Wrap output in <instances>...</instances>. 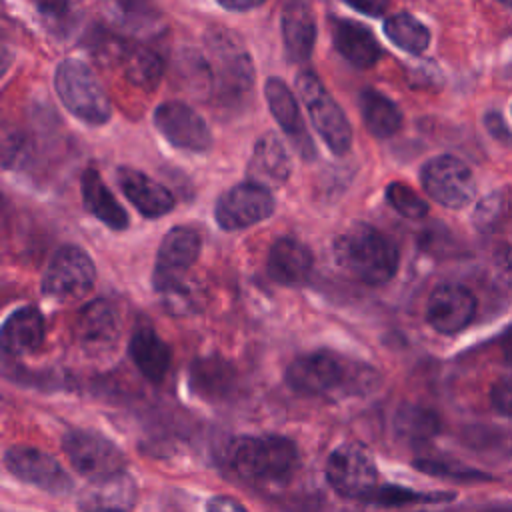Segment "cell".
Masks as SVG:
<instances>
[{
	"label": "cell",
	"instance_id": "17",
	"mask_svg": "<svg viewBox=\"0 0 512 512\" xmlns=\"http://www.w3.org/2000/svg\"><path fill=\"white\" fill-rule=\"evenodd\" d=\"M116 182L132 206L146 218H158L170 212L176 204L172 192L166 186L140 170L120 166L116 170Z\"/></svg>",
	"mask_w": 512,
	"mask_h": 512
},
{
	"label": "cell",
	"instance_id": "1",
	"mask_svg": "<svg viewBox=\"0 0 512 512\" xmlns=\"http://www.w3.org/2000/svg\"><path fill=\"white\" fill-rule=\"evenodd\" d=\"M338 264L356 280L382 286L394 278L400 254L392 238L370 224H354L334 242Z\"/></svg>",
	"mask_w": 512,
	"mask_h": 512
},
{
	"label": "cell",
	"instance_id": "12",
	"mask_svg": "<svg viewBox=\"0 0 512 512\" xmlns=\"http://www.w3.org/2000/svg\"><path fill=\"white\" fill-rule=\"evenodd\" d=\"M156 130L176 148L188 152H208L212 134L204 118L182 102H164L154 110Z\"/></svg>",
	"mask_w": 512,
	"mask_h": 512
},
{
	"label": "cell",
	"instance_id": "7",
	"mask_svg": "<svg viewBox=\"0 0 512 512\" xmlns=\"http://www.w3.org/2000/svg\"><path fill=\"white\" fill-rule=\"evenodd\" d=\"M96 280V268L90 256L78 246H62L52 256L44 278V296L60 302H72L86 296Z\"/></svg>",
	"mask_w": 512,
	"mask_h": 512
},
{
	"label": "cell",
	"instance_id": "10",
	"mask_svg": "<svg viewBox=\"0 0 512 512\" xmlns=\"http://www.w3.org/2000/svg\"><path fill=\"white\" fill-rule=\"evenodd\" d=\"M328 484L346 498H364L378 488L376 464L370 452L358 442H344L326 460Z\"/></svg>",
	"mask_w": 512,
	"mask_h": 512
},
{
	"label": "cell",
	"instance_id": "4",
	"mask_svg": "<svg viewBox=\"0 0 512 512\" xmlns=\"http://www.w3.org/2000/svg\"><path fill=\"white\" fill-rule=\"evenodd\" d=\"M54 88L66 110L82 122L100 126L110 120L112 106L108 94L82 60H62L54 74Z\"/></svg>",
	"mask_w": 512,
	"mask_h": 512
},
{
	"label": "cell",
	"instance_id": "8",
	"mask_svg": "<svg viewBox=\"0 0 512 512\" xmlns=\"http://www.w3.org/2000/svg\"><path fill=\"white\" fill-rule=\"evenodd\" d=\"M210 50V72L214 74V88L218 90L220 102L226 106L242 102L254 82V68L248 54L234 42V38H230L228 32H220L210 38Z\"/></svg>",
	"mask_w": 512,
	"mask_h": 512
},
{
	"label": "cell",
	"instance_id": "14",
	"mask_svg": "<svg viewBox=\"0 0 512 512\" xmlns=\"http://www.w3.org/2000/svg\"><path fill=\"white\" fill-rule=\"evenodd\" d=\"M476 314V298L462 284H440L432 290L426 304V320L440 334L464 330Z\"/></svg>",
	"mask_w": 512,
	"mask_h": 512
},
{
	"label": "cell",
	"instance_id": "19",
	"mask_svg": "<svg viewBox=\"0 0 512 512\" xmlns=\"http://www.w3.org/2000/svg\"><path fill=\"white\" fill-rule=\"evenodd\" d=\"M314 266L312 252L294 238H278L268 252V274L282 286H300L308 280Z\"/></svg>",
	"mask_w": 512,
	"mask_h": 512
},
{
	"label": "cell",
	"instance_id": "34",
	"mask_svg": "<svg viewBox=\"0 0 512 512\" xmlns=\"http://www.w3.org/2000/svg\"><path fill=\"white\" fill-rule=\"evenodd\" d=\"M490 400L498 412L512 418V374L502 376L492 384Z\"/></svg>",
	"mask_w": 512,
	"mask_h": 512
},
{
	"label": "cell",
	"instance_id": "29",
	"mask_svg": "<svg viewBox=\"0 0 512 512\" xmlns=\"http://www.w3.org/2000/svg\"><path fill=\"white\" fill-rule=\"evenodd\" d=\"M386 38L408 54H422L430 44V30L412 14L400 12L384 22Z\"/></svg>",
	"mask_w": 512,
	"mask_h": 512
},
{
	"label": "cell",
	"instance_id": "15",
	"mask_svg": "<svg viewBox=\"0 0 512 512\" xmlns=\"http://www.w3.org/2000/svg\"><path fill=\"white\" fill-rule=\"evenodd\" d=\"M264 96H266L272 116L276 118L278 126L284 130V134L288 136L292 148L304 160H314V156H316L314 140L304 126V120H302V114L298 108V100L294 98L288 84L282 78L270 76L264 84Z\"/></svg>",
	"mask_w": 512,
	"mask_h": 512
},
{
	"label": "cell",
	"instance_id": "39",
	"mask_svg": "<svg viewBox=\"0 0 512 512\" xmlns=\"http://www.w3.org/2000/svg\"><path fill=\"white\" fill-rule=\"evenodd\" d=\"M502 354H504V360L508 364H512V330H508L504 334V340H502Z\"/></svg>",
	"mask_w": 512,
	"mask_h": 512
},
{
	"label": "cell",
	"instance_id": "6",
	"mask_svg": "<svg viewBox=\"0 0 512 512\" xmlns=\"http://www.w3.org/2000/svg\"><path fill=\"white\" fill-rule=\"evenodd\" d=\"M72 466L92 482L124 474V454L106 436L90 430H72L62 440Z\"/></svg>",
	"mask_w": 512,
	"mask_h": 512
},
{
	"label": "cell",
	"instance_id": "38",
	"mask_svg": "<svg viewBox=\"0 0 512 512\" xmlns=\"http://www.w3.org/2000/svg\"><path fill=\"white\" fill-rule=\"evenodd\" d=\"M222 8L232 10V12H246L252 8H258L260 4H264L266 0H216Z\"/></svg>",
	"mask_w": 512,
	"mask_h": 512
},
{
	"label": "cell",
	"instance_id": "28",
	"mask_svg": "<svg viewBox=\"0 0 512 512\" xmlns=\"http://www.w3.org/2000/svg\"><path fill=\"white\" fill-rule=\"evenodd\" d=\"M192 386L204 398H224L236 384L234 368L222 358H202L192 366Z\"/></svg>",
	"mask_w": 512,
	"mask_h": 512
},
{
	"label": "cell",
	"instance_id": "37",
	"mask_svg": "<svg viewBox=\"0 0 512 512\" xmlns=\"http://www.w3.org/2000/svg\"><path fill=\"white\" fill-rule=\"evenodd\" d=\"M206 512H246V508L230 496H214L210 498Z\"/></svg>",
	"mask_w": 512,
	"mask_h": 512
},
{
	"label": "cell",
	"instance_id": "25",
	"mask_svg": "<svg viewBox=\"0 0 512 512\" xmlns=\"http://www.w3.org/2000/svg\"><path fill=\"white\" fill-rule=\"evenodd\" d=\"M130 356L144 378L158 384L170 368V348L148 326L138 328L130 338Z\"/></svg>",
	"mask_w": 512,
	"mask_h": 512
},
{
	"label": "cell",
	"instance_id": "3",
	"mask_svg": "<svg viewBox=\"0 0 512 512\" xmlns=\"http://www.w3.org/2000/svg\"><path fill=\"white\" fill-rule=\"evenodd\" d=\"M234 470L254 482H282L298 468V450L284 436H242L230 448Z\"/></svg>",
	"mask_w": 512,
	"mask_h": 512
},
{
	"label": "cell",
	"instance_id": "21",
	"mask_svg": "<svg viewBox=\"0 0 512 512\" xmlns=\"http://www.w3.org/2000/svg\"><path fill=\"white\" fill-rule=\"evenodd\" d=\"M248 176L252 182L262 186H282L290 178V156L282 140L268 132L258 138L254 144L250 162H248Z\"/></svg>",
	"mask_w": 512,
	"mask_h": 512
},
{
	"label": "cell",
	"instance_id": "20",
	"mask_svg": "<svg viewBox=\"0 0 512 512\" xmlns=\"http://www.w3.org/2000/svg\"><path fill=\"white\" fill-rule=\"evenodd\" d=\"M334 48L356 68H372L382 58V48L374 34L360 22L338 18L332 22Z\"/></svg>",
	"mask_w": 512,
	"mask_h": 512
},
{
	"label": "cell",
	"instance_id": "36",
	"mask_svg": "<svg viewBox=\"0 0 512 512\" xmlns=\"http://www.w3.org/2000/svg\"><path fill=\"white\" fill-rule=\"evenodd\" d=\"M346 4H350L352 8H356L362 14L368 16H380L384 14V10L388 8L390 0H344Z\"/></svg>",
	"mask_w": 512,
	"mask_h": 512
},
{
	"label": "cell",
	"instance_id": "22",
	"mask_svg": "<svg viewBox=\"0 0 512 512\" xmlns=\"http://www.w3.org/2000/svg\"><path fill=\"white\" fill-rule=\"evenodd\" d=\"M316 40V22L304 0H292L282 12V42L290 62L310 58Z\"/></svg>",
	"mask_w": 512,
	"mask_h": 512
},
{
	"label": "cell",
	"instance_id": "30",
	"mask_svg": "<svg viewBox=\"0 0 512 512\" xmlns=\"http://www.w3.org/2000/svg\"><path fill=\"white\" fill-rule=\"evenodd\" d=\"M94 484H96V490H94L92 498H94V502L108 506L106 510L126 508V506H130V502L134 498L132 482L124 474L114 476L104 482H94Z\"/></svg>",
	"mask_w": 512,
	"mask_h": 512
},
{
	"label": "cell",
	"instance_id": "31",
	"mask_svg": "<svg viewBox=\"0 0 512 512\" xmlns=\"http://www.w3.org/2000/svg\"><path fill=\"white\" fill-rule=\"evenodd\" d=\"M386 200L390 206L406 218H422L428 212V204L406 184L392 182L386 188Z\"/></svg>",
	"mask_w": 512,
	"mask_h": 512
},
{
	"label": "cell",
	"instance_id": "24",
	"mask_svg": "<svg viewBox=\"0 0 512 512\" xmlns=\"http://www.w3.org/2000/svg\"><path fill=\"white\" fill-rule=\"evenodd\" d=\"M44 340V318L38 308L22 306L14 310L2 326V348L20 356L34 352Z\"/></svg>",
	"mask_w": 512,
	"mask_h": 512
},
{
	"label": "cell",
	"instance_id": "16",
	"mask_svg": "<svg viewBox=\"0 0 512 512\" xmlns=\"http://www.w3.org/2000/svg\"><path fill=\"white\" fill-rule=\"evenodd\" d=\"M202 242L196 230L188 226H174L166 232L158 246L154 282L188 274L192 264L198 260Z\"/></svg>",
	"mask_w": 512,
	"mask_h": 512
},
{
	"label": "cell",
	"instance_id": "26",
	"mask_svg": "<svg viewBox=\"0 0 512 512\" xmlns=\"http://www.w3.org/2000/svg\"><path fill=\"white\" fill-rule=\"evenodd\" d=\"M358 104H360V114H362L364 126L376 138H388L400 130L402 112L382 92H378L374 88H364L360 92Z\"/></svg>",
	"mask_w": 512,
	"mask_h": 512
},
{
	"label": "cell",
	"instance_id": "27",
	"mask_svg": "<svg viewBox=\"0 0 512 512\" xmlns=\"http://www.w3.org/2000/svg\"><path fill=\"white\" fill-rule=\"evenodd\" d=\"M122 62L126 78L140 88L152 90L162 76V60L160 56L140 44H122L116 54Z\"/></svg>",
	"mask_w": 512,
	"mask_h": 512
},
{
	"label": "cell",
	"instance_id": "41",
	"mask_svg": "<svg viewBox=\"0 0 512 512\" xmlns=\"http://www.w3.org/2000/svg\"><path fill=\"white\" fill-rule=\"evenodd\" d=\"M94 512H118V510H94Z\"/></svg>",
	"mask_w": 512,
	"mask_h": 512
},
{
	"label": "cell",
	"instance_id": "33",
	"mask_svg": "<svg viewBox=\"0 0 512 512\" xmlns=\"http://www.w3.org/2000/svg\"><path fill=\"white\" fill-rule=\"evenodd\" d=\"M368 500L378 502V504H406V502H424V500H436L434 496L430 498L428 494H418L406 488H396V486H386V488H376Z\"/></svg>",
	"mask_w": 512,
	"mask_h": 512
},
{
	"label": "cell",
	"instance_id": "32",
	"mask_svg": "<svg viewBox=\"0 0 512 512\" xmlns=\"http://www.w3.org/2000/svg\"><path fill=\"white\" fill-rule=\"evenodd\" d=\"M396 422H398L400 434H404L412 440L426 438V436L434 434V430H436L434 414L420 410V408H406V410L398 412Z\"/></svg>",
	"mask_w": 512,
	"mask_h": 512
},
{
	"label": "cell",
	"instance_id": "23",
	"mask_svg": "<svg viewBox=\"0 0 512 512\" xmlns=\"http://www.w3.org/2000/svg\"><path fill=\"white\" fill-rule=\"evenodd\" d=\"M82 202H84V208L108 228L112 230L128 228L130 220L126 210L108 190L100 172L92 166L86 168L82 174Z\"/></svg>",
	"mask_w": 512,
	"mask_h": 512
},
{
	"label": "cell",
	"instance_id": "2",
	"mask_svg": "<svg viewBox=\"0 0 512 512\" xmlns=\"http://www.w3.org/2000/svg\"><path fill=\"white\" fill-rule=\"evenodd\" d=\"M372 370L366 366L354 368L352 362L340 358L334 352L318 350L308 352L290 362L286 368V382L292 390L306 396H328L340 390L356 392V388H368Z\"/></svg>",
	"mask_w": 512,
	"mask_h": 512
},
{
	"label": "cell",
	"instance_id": "40",
	"mask_svg": "<svg viewBox=\"0 0 512 512\" xmlns=\"http://www.w3.org/2000/svg\"><path fill=\"white\" fill-rule=\"evenodd\" d=\"M502 4H506V6H512V0H500Z\"/></svg>",
	"mask_w": 512,
	"mask_h": 512
},
{
	"label": "cell",
	"instance_id": "13",
	"mask_svg": "<svg viewBox=\"0 0 512 512\" xmlns=\"http://www.w3.org/2000/svg\"><path fill=\"white\" fill-rule=\"evenodd\" d=\"M4 464L16 478L40 490L64 494L72 488V480L60 466V462L40 448L10 446L4 454Z\"/></svg>",
	"mask_w": 512,
	"mask_h": 512
},
{
	"label": "cell",
	"instance_id": "5",
	"mask_svg": "<svg viewBox=\"0 0 512 512\" xmlns=\"http://www.w3.org/2000/svg\"><path fill=\"white\" fill-rule=\"evenodd\" d=\"M296 88L322 142L330 148V152L338 156L346 154L352 146V128L344 110L330 96L322 80L314 72L304 70L296 76Z\"/></svg>",
	"mask_w": 512,
	"mask_h": 512
},
{
	"label": "cell",
	"instance_id": "18",
	"mask_svg": "<svg viewBox=\"0 0 512 512\" xmlns=\"http://www.w3.org/2000/svg\"><path fill=\"white\" fill-rule=\"evenodd\" d=\"M120 334V322L114 306L106 300H94L80 310L76 336L90 354H102L114 348Z\"/></svg>",
	"mask_w": 512,
	"mask_h": 512
},
{
	"label": "cell",
	"instance_id": "9",
	"mask_svg": "<svg viewBox=\"0 0 512 512\" xmlns=\"http://www.w3.org/2000/svg\"><path fill=\"white\" fill-rule=\"evenodd\" d=\"M420 180L432 200L452 210L468 206L476 194L472 170L452 154L430 158L420 170Z\"/></svg>",
	"mask_w": 512,
	"mask_h": 512
},
{
	"label": "cell",
	"instance_id": "11",
	"mask_svg": "<svg viewBox=\"0 0 512 512\" xmlns=\"http://www.w3.org/2000/svg\"><path fill=\"white\" fill-rule=\"evenodd\" d=\"M276 208L272 192L256 182H242L226 190L214 208V218L222 230H240L272 216Z\"/></svg>",
	"mask_w": 512,
	"mask_h": 512
},
{
	"label": "cell",
	"instance_id": "35",
	"mask_svg": "<svg viewBox=\"0 0 512 512\" xmlns=\"http://www.w3.org/2000/svg\"><path fill=\"white\" fill-rule=\"evenodd\" d=\"M32 2L36 10L48 20H62L70 10L68 0H32Z\"/></svg>",
	"mask_w": 512,
	"mask_h": 512
}]
</instances>
